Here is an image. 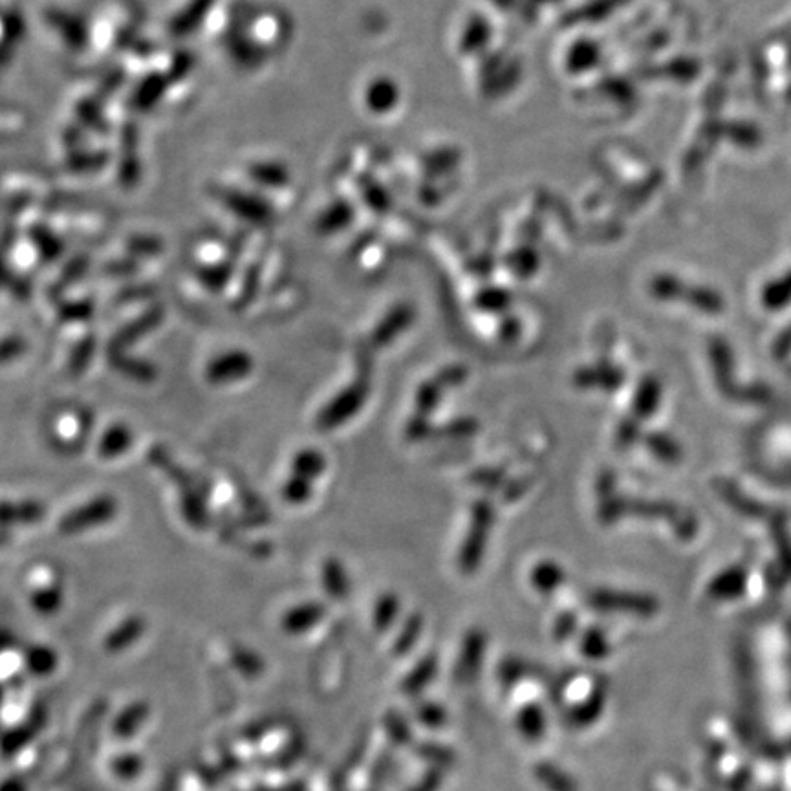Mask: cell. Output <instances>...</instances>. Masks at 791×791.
<instances>
[{
    "label": "cell",
    "mask_w": 791,
    "mask_h": 791,
    "mask_svg": "<svg viewBox=\"0 0 791 791\" xmlns=\"http://www.w3.org/2000/svg\"><path fill=\"white\" fill-rule=\"evenodd\" d=\"M495 522V508L488 499H480L471 506V521L458 552V568L464 575H473L486 555L489 535Z\"/></svg>",
    "instance_id": "1"
},
{
    "label": "cell",
    "mask_w": 791,
    "mask_h": 791,
    "mask_svg": "<svg viewBox=\"0 0 791 791\" xmlns=\"http://www.w3.org/2000/svg\"><path fill=\"white\" fill-rule=\"evenodd\" d=\"M585 603L592 610L603 614H634L640 618H649L658 608L654 597L610 588L588 590Z\"/></svg>",
    "instance_id": "2"
},
{
    "label": "cell",
    "mask_w": 791,
    "mask_h": 791,
    "mask_svg": "<svg viewBox=\"0 0 791 791\" xmlns=\"http://www.w3.org/2000/svg\"><path fill=\"white\" fill-rule=\"evenodd\" d=\"M369 394V378H359L356 383L348 385L347 389L339 392L334 400L328 401L325 409L319 412V416L315 420L317 429L319 431H334L337 427H341L343 423L348 422L350 418H354L361 411Z\"/></svg>",
    "instance_id": "3"
},
{
    "label": "cell",
    "mask_w": 791,
    "mask_h": 791,
    "mask_svg": "<svg viewBox=\"0 0 791 791\" xmlns=\"http://www.w3.org/2000/svg\"><path fill=\"white\" fill-rule=\"evenodd\" d=\"M486 651H488L486 630H467L462 647H460L458 661L453 669V680H456V683H460V685L473 682L480 672L482 661L486 658Z\"/></svg>",
    "instance_id": "4"
},
{
    "label": "cell",
    "mask_w": 791,
    "mask_h": 791,
    "mask_svg": "<svg viewBox=\"0 0 791 791\" xmlns=\"http://www.w3.org/2000/svg\"><path fill=\"white\" fill-rule=\"evenodd\" d=\"M608 698V683L603 678H597L590 691L583 696L577 704L570 705L564 713V722L572 729H586L592 727L605 713Z\"/></svg>",
    "instance_id": "5"
},
{
    "label": "cell",
    "mask_w": 791,
    "mask_h": 791,
    "mask_svg": "<svg viewBox=\"0 0 791 791\" xmlns=\"http://www.w3.org/2000/svg\"><path fill=\"white\" fill-rule=\"evenodd\" d=\"M116 511H118L116 500L109 495L98 497V499L90 500L87 504L79 506L77 510L70 511L61 521V531L76 533V531L87 530L90 526L110 521L116 515Z\"/></svg>",
    "instance_id": "6"
},
{
    "label": "cell",
    "mask_w": 791,
    "mask_h": 791,
    "mask_svg": "<svg viewBox=\"0 0 791 791\" xmlns=\"http://www.w3.org/2000/svg\"><path fill=\"white\" fill-rule=\"evenodd\" d=\"M253 370V359L244 350H231L218 356L209 363L206 370L207 381L213 385H229L244 380Z\"/></svg>",
    "instance_id": "7"
},
{
    "label": "cell",
    "mask_w": 791,
    "mask_h": 791,
    "mask_svg": "<svg viewBox=\"0 0 791 791\" xmlns=\"http://www.w3.org/2000/svg\"><path fill=\"white\" fill-rule=\"evenodd\" d=\"M574 385L579 389H601V391L614 392L618 391L619 387L625 381V374L623 370L608 363V361H599L594 365H586L574 372Z\"/></svg>",
    "instance_id": "8"
},
{
    "label": "cell",
    "mask_w": 791,
    "mask_h": 791,
    "mask_svg": "<svg viewBox=\"0 0 791 791\" xmlns=\"http://www.w3.org/2000/svg\"><path fill=\"white\" fill-rule=\"evenodd\" d=\"M414 317H416V312L409 304H398L391 308L370 336L372 347L381 348L391 345L396 337L403 334L412 325Z\"/></svg>",
    "instance_id": "9"
},
{
    "label": "cell",
    "mask_w": 791,
    "mask_h": 791,
    "mask_svg": "<svg viewBox=\"0 0 791 791\" xmlns=\"http://www.w3.org/2000/svg\"><path fill=\"white\" fill-rule=\"evenodd\" d=\"M436 672H438L436 656L434 654H425L412 667L411 671L405 674V678L401 680V693L409 696V698L420 696L433 683L434 678H436Z\"/></svg>",
    "instance_id": "10"
},
{
    "label": "cell",
    "mask_w": 791,
    "mask_h": 791,
    "mask_svg": "<svg viewBox=\"0 0 791 791\" xmlns=\"http://www.w3.org/2000/svg\"><path fill=\"white\" fill-rule=\"evenodd\" d=\"M515 726L519 729L522 738L530 742H539L548 729V716L544 707L539 702H526L517 713Z\"/></svg>",
    "instance_id": "11"
},
{
    "label": "cell",
    "mask_w": 791,
    "mask_h": 791,
    "mask_svg": "<svg viewBox=\"0 0 791 791\" xmlns=\"http://www.w3.org/2000/svg\"><path fill=\"white\" fill-rule=\"evenodd\" d=\"M533 777L546 791H581L579 782L561 766L553 764L552 760L537 762L533 766Z\"/></svg>",
    "instance_id": "12"
},
{
    "label": "cell",
    "mask_w": 791,
    "mask_h": 791,
    "mask_svg": "<svg viewBox=\"0 0 791 791\" xmlns=\"http://www.w3.org/2000/svg\"><path fill=\"white\" fill-rule=\"evenodd\" d=\"M530 581L539 594L552 596L566 583V570L552 559H544L533 566Z\"/></svg>",
    "instance_id": "13"
},
{
    "label": "cell",
    "mask_w": 791,
    "mask_h": 791,
    "mask_svg": "<svg viewBox=\"0 0 791 791\" xmlns=\"http://www.w3.org/2000/svg\"><path fill=\"white\" fill-rule=\"evenodd\" d=\"M528 678H542L541 667H537L535 663L524 660V658H504L500 661L497 667V680H499L502 687L510 689L515 687L517 683Z\"/></svg>",
    "instance_id": "14"
},
{
    "label": "cell",
    "mask_w": 791,
    "mask_h": 791,
    "mask_svg": "<svg viewBox=\"0 0 791 791\" xmlns=\"http://www.w3.org/2000/svg\"><path fill=\"white\" fill-rule=\"evenodd\" d=\"M412 749H414L418 759L427 762L434 770H453L456 766V760H458L455 749H451L445 744H440V742H434V740L416 742Z\"/></svg>",
    "instance_id": "15"
},
{
    "label": "cell",
    "mask_w": 791,
    "mask_h": 791,
    "mask_svg": "<svg viewBox=\"0 0 791 791\" xmlns=\"http://www.w3.org/2000/svg\"><path fill=\"white\" fill-rule=\"evenodd\" d=\"M612 651L607 632L597 625H590L588 629L581 632L579 638V652L585 656L586 660L601 661L607 658Z\"/></svg>",
    "instance_id": "16"
},
{
    "label": "cell",
    "mask_w": 791,
    "mask_h": 791,
    "mask_svg": "<svg viewBox=\"0 0 791 791\" xmlns=\"http://www.w3.org/2000/svg\"><path fill=\"white\" fill-rule=\"evenodd\" d=\"M383 729L392 748H412L414 735L409 720L400 711H389L383 716Z\"/></svg>",
    "instance_id": "17"
},
{
    "label": "cell",
    "mask_w": 791,
    "mask_h": 791,
    "mask_svg": "<svg viewBox=\"0 0 791 791\" xmlns=\"http://www.w3.org/2000/svg\"><path fill=\"white\" fill-rule=\"evenodd\" d=\"M511 304H513V295L500 286H486L475 297V306L486 314H506Z\"/></svg>",
    "instance_id": "18"
},
{
    "label": "cell",
    "mask_w": 791,
    "mask_h": 791,
    "mask_svg": "<svg viewBox=\"0 0 791 791\" xmlns=\"http://www.w3.org/2000/svg\"><path fill=\"white\" fill-rule=\"evenodd\" d=\"M326 458L317 449H303L299 451L292 462V475L308 478L314 482L315 478L325 473Z\"/></svg>",
    "instance_id": "19"
},
{
    "label": "cell",
    "mask_w": 791,
    "mask_h": 791,
    "mask_svg": "<svg viewBox=\"0 0 791 791\" xmlns=\"http://www.w3.org/2000/svg\"><path fill=\"white\" fill-rule=\"evenodd\" d=\"M423 630L422 614L414 612L409 618L403 621L400 632L394 638V645H392V652L396 656H405L414 649V645L420 640Z\"/></svg>",
    "instance_id": "20"
},
{
    "label": "cell",
    "mask_w": 791,
    "mask_h": 791,
    "mask_svg": "<svg viewBox=\"0 0 791 791\" xmlns=\"http://www.w3.org/2000/svg\"><path fill=\"white\" fill-rule=\"evenodd\" d=\"M132 444V433L129 427L125 425H114L110 427L107 433L103 434L101 442H99V456L101 458H116L121 453H125Z\"/></svg>",
    "instance_id": "21"
},
{
    "label": "cell",
    "mask_w": 791,
    "mask_h": 791,
    "mask_svg": "<svg viewBox=\"0 0 791 791\" xmlns=\"http://www.w3.org/2000/svg\"><path fill=\"white\" fill-rule=\"evenodd\" d=\"M445 392H447V389H445L444 385H442V381L438 380L436 376L422 383L420 389L416 392V398H414L416 414L431 416L434 409L438 407V403L444 398Z\"/></svg>",
    "instance_id": "22"
},
{
    "label": "cell",
    "mask_w": 791,
    "mask_h": 791,
    "mask_svg": "<svg viewBox=\"0 0 791 791\" xmlns=\"http://www.w3.org/2000/svg\"><path fill=\"white\" fill-rule=\"evenodd\" d=\"M480 431V423L475 418H456L451 422L434 427L433 440H467Z\"/></svg>",
    "instance_id": "23"
},
{
    "label": "cell",
    "mask_w": 791,
    "mask_h": 791,
    "mask_svg": "<svg viewBox=\"0 0 791 791\" xmlns=\"http://www.w3.org/2000/svg\"><path fill=\"white\" fill-rule=\"evenodd\" d=\"M400 612V597L392 594V592L383 594L378 599L376 607H374V618H372L374 629L378 630V632H387L394 625V621L398 619V616H400Z\"/></svg>",
    "instance_id": "24"
},
{
    "label": "cell",
    "mask_w": 791,
    "mask_h": 791,
    "mask_svg": "<svg viewBox=\"0 0 791 791\" xmlns=\"http://www.w3.org/2000/svg\"><path fill=\"white\" fill-rule=\"evenodd\" d=\"M660 392V385L654 378H645L641 381L634 396V414L640 418H649L658 407Z\"/></svg>",
    "instance_id": "25"
},
{
    "label": "cell",
    "mask_w": 791,
    "mask_h": 791,
    "mask_svg": "<svg viewBox=\"0 0 791 791\" xmlns=\"http://www.w3.org/2000/svg\"><path fill=\"white\" fill-rule=\"evenodd\" d=\"M323 581H325L326 592L336 599H343L347 597L348 590V577L343 564L339 561H326L325 568H323Z\"/></svg>",
    "instance_id": "26"
},
{
    "label": "cell",
    "mask_w": 791,
    "mask_h": 791,
    "mask_svg": "<svg viewBox=\"0 0 791 791\" xmlns=\"http://www.w3.org/2000/svg\"><path fill=\"white\" fill-rule=\"evenodd\" d=\"M412 715H414V720L418 724H422L423 727H429V729L444 727L447 724V718H449L444 705L436 704V702H431V700L418 702V704L414 705Z\"/></svg>",
    "instance_id": "27"
},
{
    "label": "cell",
    "mask_w": 791,
    "mask_h": 791,
    "mask_svg": "<svg viewBox=\"0 0 791 791\" xmlns=\"http://www.w3.org/2000/svg\"><path fill=\"white\" fill-rule=\"evenodd\" d=\"M160 317H162V312L156 310V312H152V314L143 315L138 321H134L132 325L125 326L120 334H118V337H116L114 347L121 348L131 345L138 337L143 336L145 332H149L154 326L158 325Z\"/></svg>",
    "instance_id": "28"
},
{
    "label": "cell",
    "mask_w": 791,
    "mask_h": 791,
    "mask_svg": "<svg viewBox=\"0 0 791 791\" xmlns=\"http://www.w3.org/2000/svg\"><path fill=\"white\" fill-rule=\"evenodd\" d=\"M392 768H394V753L391 748L383 749L370 768L367 791H383L391 777Z\"/></svg>",
    "instance_id": "29"
},
{
    "label": "cell",
    "mask_w": 791,
    "mask_h": 791,
    "mask_svg": "<svg viewBox=\"0 0 791 791\" xmlns=\"http://www.w3.org/2000/svg\"><path fill=\"white\" fill-rule=\"evenodd\" d=\"M312 493H314L312 480L297 477V475H292L286 480V484L282 486V497L288 504H293V506H299V504L308 502L310 497H312Z\"/></svg>",
    "instance_id": "30"
},
{
    "label": "cell",
    "mask_w": 791,
    "mask_h": 791,
    "mask_svg": "<svg viewBox=\"0 0 791 791\" xmlns=\"http://www.w3.org/2000/svg\"><path fill=\"white\" fill-rule=\"evenodd\" d=\"M579 630V616L575 610H563L553 621V640L566 643L572 640Z\"/></svg>",
    "instance_id": "31"
},
{
    "label": "cell",
    "mask_w": 791,
    "mask_h": 791,
    "mask_svg": "<svg viewBox=\"0 0 791 791\" xmlns=\"http://www.w3.org/2000/svg\"><path fill=\"white\" fill-rule=\"evenodd\" d=\"M508 268H510L515 275H519L522 279L531 277L537 268H539V257L535 255V251L528 250L517 251L508 257Z\"/></svg>",
    "instance_id": "32"
},
{
    "label": "cell",
    "mask_w": 791,
    "mask_h": 791,
    "mask_svg": "<svg viewBox=\"0 0 791 791\" xmlns=\"http://www.w3.org/2000/svg\"><path fill=\"white\" fill-rule=\"evenodd\" d=\"M471 482L478 488L493 489L504 488L506 486V469L502 467H480L473 475Z\"/></svg>",
    "instance_id": "33"
},
{
    "label": "cell",
    "mask_w": 791,
    "mask_h": 791,
    "mask_svg": "<svg viewBox=\"0 0 791 791\" xmlns=\"http://www.w3.org/2000/svg\"><path fill=\"white\" fill-rule=\"evenodd\" d=\"M434 427L429 420V416H422V414H414L407 427H405V438L409 442H425V440H433Z\"/></svg>",
    "instance_id": "34"
},
{
    "label": "cell",
    "mask_w": 791,
    "mask_h": 791,
    "mask_svg": "<svg viewBox=\"0 0 791 791\" xmlns=\"http://www.w3.org/2000/svg\"><path fill=\"white\" fill-rule=\"evenodd\" d=\"M647 445H649V449L654 455L660 456L661 460H667V462L676 460L678 455H680L676 444H672L671 440L665 438L663 434H649L647 436Z\"/></svg>",
    "instance_id": "35"
},
{
    "label": "cell",
    "mask_w": 791,
    "mask_h": 791,
    "mask_svg": "<svg viewBox=\"0 0 791 791\" xmlns=\"http://www.w3.org/2000/svg\"><path fill=\"white\" fill-rule=\"evenodd\" d=\"M467 374H469V372H467L464 365H447V367H444V369L436 374V378L442 381V385H444L447 391H451V389H456V387H460V385L466 383Z\"/></svg>",
    "instance_id": "36"
},
{
    "label": "cell",
    "mask_w": 791,
    "mask_h": 791,
    "mask_svg": "<svg viewBox=\"0 0 791 791\" xmlns=\"http://www.w3.org/2000/svg\"><path fill=\"white\" fill-rule=\"evenodd\" d=\"M638 434H640L638 423L632 422V420H621V423L618 425V431H616V444H618L621 449L630 447V445L638 440Z\"/></svg>",
    "instance_id": "37"
},
{
    "label": "cell",
    "mask_w": 791,
    "mask_h": 791,
    "mask_svg": "<svg viewBox=\"0 0 791 791\" xmlns=\"http://www.w3.org/2000/svg\"><path fill=\"white\" fill-rule=\"evenodd\" d=\"M442 784H444V771L429 768L425 771V775H422V779L407 791H438L442 788Z\"/></svg>",
    "instance_id": "38"
},
{
    "label": "cell",
    "mask_w": 791,
    "mask_h": 791,
    "mask_svg": "<svg viewBox=\"0 0 791 791\" xmlns=\"http://www.w3.org/2000/svg\"><path fill=\"white\" fill-rule=\"evenodd\" d=\"M24 350H26V343L22 341L21 337L4 339V341L0 343V363H6V361H11V359L19 358V356L24 354Z\"/></svg>",
    "instance_id": "39"
},
{
    "label": "cell",
    "mask_w": 791,
    "mask_h": 791,
    "mask_svg": "<svg viewBox=\"0 0 791 791\" xmlns=\"http://www.w3.org/2000/svg\"><path fill=\"white\" fill-rule=\"evenodd\" d=\"M521 321L515 315H504L499 326V334L502 341H515L521 336Z\"/></svg>",
    "instance_id": "40"
},
{
    "label": "cell",
    "mask_w": 791,
    "mask_h": 791,
    "mask_svg": "<svg viewBox=\"0 0 791 791\" xmlns=\"http://www.w3.org/2000/svg\"><path fill=\"white\" fill-rule=\"evenodd\" d=\"M530 480L528 478H517L511 484L504 486V499L506 502H513V500L521 499L522 495L530 489Z\"/></svg>",
    "instance_id": "41"
},
{
    "label": "cell",
    "mask_w": 791,
    "mask_h": 791,
    "mask_svg": "<svg viewBox=\"0 0 791 791\" xmlns=\"http://www.w3.org/2000/svg\"><path fill=\"white\" fill-rule=\"evenodd\" d=\"M614 484H616V477L612 471H603L599 478H597V495L599 499H605L614 495Z\"/></svg>",
    "instance_id": "42"
}]
</instances>
